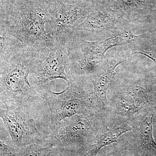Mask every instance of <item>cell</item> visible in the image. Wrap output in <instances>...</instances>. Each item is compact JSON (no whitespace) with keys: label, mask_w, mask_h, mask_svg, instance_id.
<instances>
[{"label":"cell","mask_w":156,"mask_h":156,"mask_svg":"<svg viewBox=\"0 0 156 156\" xmlns=\"http://www.w3.org/2000/svg\"><path fill=\"white\" fill-rule=\"evenodd\" d=\"M130 50L131 56L134 54H139L144 55L154 62L156 64V53L152 51H147L143 49L140 45L135 42H132L127 45Z\"/></svg>","instance_id":"e0dca14e"},{"label":"cell","mask_w":156,"mask_h":156,"mask_svg":"<svg viewBox=\"0 0 156 156\" xmlns=\"http://www.w3.org/2000/svg\"><path fill=\"white\" fill-rule=\"evenodd\" d=\"M126 80L119 86L116 111L121 115L131 117L147 105L148 96L146 89L132 78Z\"/></svg>","instance_id":"8fae6325"},{"label":"cell","mask_w":156,"mask_h":156,"mask_svg":"<svg viewBox=\"0 0 156 156\" xmlns=\"http://www.w3.org/2000/svg\"><path fill=\"white\" fill-rule=\"evenodd\" d=\"M36 111L18 105H0V118L15 147L21 148L31 144H46L47 135L39 131L37 126Z\"/></svg>","instance_id":"52a82bcc"},{"label":"cell","mask_w":156,"mask_h":156,"mask_svg":"<svg viewBox=\"0 0 156 156\" xmlns=\"http://www.w3.org/2000/svg\"><path fill=\"white\" fill-rule=\"evenodd\" d=\"M46 4L55 3H62L66 4H74L81 2H93L92 0H41Z\"/></svg>","instance_id":"d6986e66"},{"label":"cell","mask_w":156,"mask_h":156,"mask_svg":"<svg viewBox=\"0 0 156 156\" xmlns=\"http://www.w3.org/2000/svg\"><path fill=\"white\" fill-rule=\"evenodd\" d=\"M107 156H119L118 155H115V154H112V155H109Z\"/></svg>","instance_id":"ffe728a7"},{"label":"cell","mask_w":156,"mask_h":156,"mask_svg":"<svg viewBox=\"0 0 156 156\" xmlns=\"http://www.w3.org/2000/svg\"><path fill=\"white\" fill-rule=\"evenodd\" d=\"M67 84L61 92H53L44 87L38 90L49 106L50 126L75 115H93L102 104L90 78H72Z\"/></svg>","instance_id":"3957f363"},{"label":"cell","mask_w":156,"mask_h":156,"mask_svg":"<svg viewBox=\"0 0 156 156\" xmlns=\"http://www.w3.org/2000/svg\"><path fill=\"white\" fill-rule=\"evenodd\" d=\"M131 56L128 49L105 57L91 77L95 92L103 106L106 105L107 91L114 79L116 74L115 70L119 65L128 61Z\"/></svg>","instance_id":"30bf717a"},{"label":"cell","mask_w":156,"mask_h":156,"mask_svg":"<svg viewBox=\"0 0 156 156\" xmlns=\"http://www.w3.org/2000/svg\"><path fill=\"white\" fill-rule=\"evenodd\" d=\"M5 38L4 36H0V69L9 60L11 54L16 48L11 51L9 49L7 42L8 41Z\"/></svg>","instance_id":"2e32d148"},{"label":"cell","mask_w":156,"mask_h":156,"mask_svg":"<svg viewBox=\"0 0 156 156\" xmlns=\"http://www.w3.org/2000/svg\"><path fill=\"white\" fill-rule=\"evenodd\" d=\"M128 29L133 30L109 7L100 2H95L88 16L77 27L76 31L89 32L96 35L99 40L118 35Z\"/></svg>","instance_id":"9c48e42d"},{"label":"cell","mask_w":156,"mask_h":156,"mask_svg":"<svg viewBox=\"0 0 156 156\" xmlns=\"http://www.w3.org/2000/svg\"><path fill=\"white\" fill-rule=\"evenodd\" d=\"M93 115H75L50 126L46 145L56 147L64 153L88 147L95 137Z\"/></svg>","instance_id":"8992f818"},{"label":"cell","mask_w":156,"mask_h":156,"mask_svg":"<svg viewBox=\"0 0 156 156\" xmlns=\"http://www.w3.org/2000/svg\"><path fill=\"white\" fill-rule=\"evenodd\" d=\"M68 42L54 40L52 45L37 50L30 74L35 89L39 90L56 79L67 83L72 80L69 68Z\"/></svg>","instance_id":"5b68a950"},{"label":"cell","mask_w":156,"mask_h":156,"mask_svg":"<svg viewBox=\"0 0 156 156\" xmlns=\"http://www.w3.org/2000/svg\"><path fill=\"white\" fill-rule=\"evenodd\" d=\"M95 3L46 4L49 16L46 24L47 32L54 40L68 41L76 33V29L86 19Z\"/></svg>","instance_id":"ba28073f"},{"label":"cell","mask_w":156,"mask_h":156,"mask_svg":"<svg viewBox=\"0 0 156 156\" xmlns=\"http://www.w3.org/2000/svg\"><path fill=\"white\" fill-rule=\"evenodd\" d=\"M132 130L131 126L127 124L117 128H108L98 132L87 147L85 156H96L101 149L113 143L117 142V140L122 134Z\"/></svg>","instance_id":"5bb4252c"},{"label":"cell","mask_w":156,"mask_h":156,"mask_svg":"<svg viewBox=\"0 0 156 156\" xmlns=\"http://www.w3.org/2000/svg\"><path fill=\"white\" fill-rule=\"evenodd\" d=\"M19 148L14 146L8 145L0 139V156H13L15 154Z\"/></svg>","instance_id":"ac0fdd59"},{"label":"cell","mask_w":156,"mask_h":156,"mask_svg":"<svg viewBox=\"0 0 156 156\" xmlns=\"http://www.w3.org/2000/svg\"><path fill=\"white\" fill-rule=\"evenodd\" d=\"M2 15L6 33L23 45L39 50L53 44L54 40L47 32L48 20L47 5L40 0H11Z\"/></svg>","instance_id":"7a4b0ae2"},{"label":"cell","mask_w":156,"mask_h":156,"mask_svg":"<svg viewBox=\"0 0 156 156\" xmlns=\"http://www.w3.org/2000/svg\"><path fill=\"white\" fill-rule=\"evenodd\" d=\"M153 115L146 116L138 122L131 125L140 151L151 156L156 155V143L152 134Z\"/></svg>","instance_id":"4fadbf2b"},{"label":"cell","mask_w":156,"mask_h":156,"mask_svg":"<svg viewBox=\"0 0 156 156\" xmlns=\"http://www.w3.org/2000/svg\"><path fill=\"white\" fill-rule=\"evenodd\" d=\"M37 51L20 43L0 69V105L13 104L37 111L47 103L29 81Z\"/></svg>","instance_id":"6da1fadb"},{"label":"cell","mask_w":156,"mask_h":156,"mask_svg":"<svg viewBox=\"0 0 156 156\" xmlns=\"http://www.w3.org/2000/svg\"><path fill=\"white\" fill-rule=\"evenodd\" d=\"M2 1H4V0H2ZM8 1H9V0H8Z\"/></svg>","instance_id":"44dd1931"},{"label":"cell","mask_w":156,"mask_h":156,"mask_svg":"<svg viewBox=\"0 0 156 156\" xmlns=\"http://www.w3.org/2000/svg\"><path fill=\"white\" fill-rule=\"evenodd\" d=\"M58 149L49 145L31 144L19 148L13 156H64Z\"/></svg>","instance_id":"9a60e30c"},{"label":"cell","mask_w":156,"mask_h":156,"mask_svg":"<svg viewBox=\"0 0 156 156\" xmlns=\"http://www.w3.org/2000/svg\"><path fill=\"white\" fill-rule=\"evenodd\" d=\"M122 45H126V43L120 36L89 41L80 37L76 33L68 44L69 68L72 79H91L107 52L112 48Z\"/></svg>","instance_id":"277c9868"},{"label":"cell","mask_w":156,"mask_h":156,"mask_svg":"<svg viewBox=\"0 0 156 156\" xmlns=\"http://www.w3.org/2000/svg\"><path fill=\"white\" fill-rule=\"evenodd\" d=\"M101 3L111 9L133 30L150 5L149 0H105Z\"/></svg>","instance_id":"7c38bea8"}]
</instances>
